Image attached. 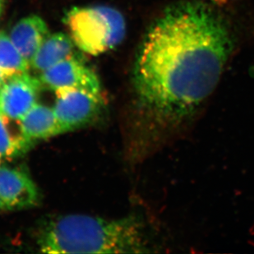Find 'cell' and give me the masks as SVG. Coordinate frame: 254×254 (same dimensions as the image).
Returning a JSON list of instances; mask_svg holds the SVG:
<instances>
[{
  "mask_svg": "<svg viewBox=\"0 0 254 254\" xmlns=\"http://www.w3.org/2000/svg\"><path fill=\"white\" fill-rule=\"evenodd\" d=\"M232 50L226 20L201 1L171 5L151 25L133 70L136 105L151 143H171L190 129Z\"/></svg>",
  "mask_w": 254,
  "mask_h": 254,
  "instance_id": "obj_1",
  "label": "cell"
},
{
  "mask_svg": "<svg viewBox=\"0 0 254 254\" xmlns=\"http://www.w3.org/2000/svg\"><path fill=\"white\" fill-rule=\"evenodd\" d=\"M45 254H142L150 252L143 225L136 217L101 218L83 214L59 216L41 228Z\"/></svg>",
  "mask_w": 254,
  "mask_h": 254,
  "instance_id": "obj_2",
  "label": "cell"
},
{
  "mask_svg": "<svg viewBox=\"0 0 254 254\" xmlns=\"http://www.w3.org/2000/svg\"><path fill=\"white\" fill-rule=\"evenodd\" d=\"M64 23L76 47L89 56L113 50L126 34L124 15L104 5L72 7L65 15Z\"/></svg>",
  "mask_w": 254,
  "mask_h": 254,
  "instance_id": "obj_3",
  "label": "cell"
},
{
  "mask_svg": "<svg viewBox=\"0 0 254 254\" xmlns=\"http://www.w3.org/2000/svg\"><path fill=\"white\" fill-rule=\"evenodd\" d=\"M53 110L63 133L91 123L101 110V96L79 89H60L55 91Z\"/></svg>",
  "mask_w": 254,
  "mask_h": 254,
  "instance_id": "obj_4",
  "label": "cell"
},
{
  "mask_svg": "<svg viewBox=\"0 0 254 254\" xmlns=\"http://www.w3.org/2000/svg\"><path fill=\"white\" fill-rule=\"evenodd\" d=\"M39 78L42 86L54 91L79 89L101 96V82L96 72L75 56L41 72Z\"/></svg>",
  "mask_w": 254,
  "mask_h": 254,
  "instance_id": "obj_5",
  "label": "cell"
},
{
  "mask_svg": "<svg viewBox=\"0 0 254 254\" xmlns=\"http://www.w3.org/2000/svg\"><path fill=\"white\" fill-rule=\"evenodd\" d=\"M41 80L24 72L8 77L0 87V115L19 121L37 103Z\"/></svg>",
  "mask_w": 254,
  "mask_h": 254,
  "instance_id": "obj_6",
  "label": "cell"
},
{
  "mask_svg": "<svg viewBox=\"0 0 254 254\" xmlns=\"http://www.w3.org/2000/svg\"><path fill=\"white\" fill-rule=\"evenodd\" d=\"M0 199L6 210L28 208L38 202V190L22 170L0 166Z\"/></svg>",
  "mask_w": 254,
  "mask_h": 254,
  "instance_id": "obj_7",
  "label": "cell"
},
{
  "mask_svg": "<svg viewBox=\"0 0 254 254\" xmlns=\"http://www.w3.org/2000/svg\"><path fill=\"white\" fill-rule=\"evenodd\" d=\"M18 122L21 134L30 145L63 133L53 108L41 104L36 103Z\"/></svg>",
  "mask_w": 254,
  "mask_h": 254,
  "instance_id": "obj_8",
  "label": "cell"
},
{
  "mask_svg": "<svg viewBox=\"0 0 254 254\" xmlns=\"http://www.w3.org/2000/svg\"><path fill=\"white\" fill-rule=\"evenodd\" d=\"M8 35L20 53L31 62L39 47L50 35V30L42 17L32 14L20 19Z\"/></svg>",
  "mask_w": 254,
  "mask_h": 254,
  "instance_id": "obj_9",
  "label": "cell"
},
{
  "mask_svg": "<svg viewBox=\"0 0 254 254\" xmlns=\"http://www.w3.org/2000/svg\"><path fill=\"white\" fill-rule=\"evenodd\" d=\"M75 48L70 36L63 32L50 34L31 59L30 64L35 71L41 73L58 63L75 56Z\"/></svg>",
  "mask_w": 254,
  "mask_h": 254,
  "instance_id": "obj_10",
  "label": "cell"
},
{
  "mask_svg": "<svg viewBox=\"0 0 254 254\" xmlns=\"http://www.w3.org/2000/svg\"><path fill=\"white\" fill-rule=\"evenodd\" d=\"M30 67V62L20 53L9 35L0 31V71L6 78L27 72Z\"/></svg>",
  "mask_w": 254,
  "mask_h": 254,
  "instance_id": "obj_11",
  "label": "cell"
},
{
  "mask_svg": "<svg viewBox=\"0 0 254 254\" xmlns=\"http://www.w3.org/2000/svg\"><path fill=\"white\" fill-rule=\"evenodd\" d=\"M7 119L0 115V157L12 158L24 152L31 145L22 134L14 136L7 126Z\"/></svg>",
  "mask_w": 254,
  "mask_h": 254,
  "instance_id": "obj_12",
  "label": "cell"
},
{
  "mask_svg": "<svg viewBox=\"0 0 254 254\" xmlns=\"http://www.w3.org/2000/svg\"><path fill=\"white\" fill-rule=\"evenodd\" d=\"M6 77H5L4 75H3V73H2L1 71H0V87L2 86V84L4 83L5 81H6Z\"/></svg>",
  "mask_w": 254,
  "mask_h": 254,
  "instance_id": "obj_13",
  "label": "cell"
},
{
  "mask_svg": "<svg viewBox=\"0 0 254 254\" xmlns=\"http://www.w3.org/2000/svg\"><path fill=\"white\" fill-rule=\"evenodd\" d=\"M4 210H6V208H5L4 205L2 203V201H1V199H0V212L4 211Z\"/></svg>",
  "mask_w": 254,
  "mask_h": 254,
  "instance_id": "obj_14",
  "label": "cell"
},
{
  "mask_svg": "<svg viewBox=\"0 0 254 254\" xmlns=\"http://www.w3.org/2000/svg\"><path fill=\"white\" fill-rule=\"evenodd\" d=\"M214 2H217V3H225L230 1V0H213Z\"/></svg>",
  "mask_w": 254,
  "mask_h": 254,
  "instance_id": "obj_15",
  "label": "cell"
},
{
  "mask_svg": "<svg viewBox=\"0 0 254 254\" xmlns=\"http://www.w3.org/2000/svg\"><path fill=\"white\" fill-rule=\"evenodd\" d=\"M1 9H2V2H0V12H1Z\"/></svg>",
  "mask_w": 254,
  "mask_h": 254,
  "instance_id": "obj_16",
  "label": "cell"
},
{
  "mask_svg": "<svg viewBox=\"0 0 254 254\" xmlns=\"http://www.w3.org/2000/svg\"><path fill=\"white\" fill-rule=\"evenodd\" d=\"M1 159H2V158H1V157H0V162H1Z\"/></svg>",
  "mask_w": 254,
  "mask_h": 254,
  "instance_id": "obj_17",
  "label": "cell"
},
{
  "mask_svg": "<svg viewBox=\"0 0 254 254\" xmlns=\"http://www.w3.org/2000/svg\"><path fill=\"white\" fill-rule=\"evenodd\" d=\"M0 2H2V0H0Z\"/></svg>",
  "mask_w": 254,
  "mask_h": 254,
  "instance_id": "obj_18",
  "label": "cell"
}]
</instances>
